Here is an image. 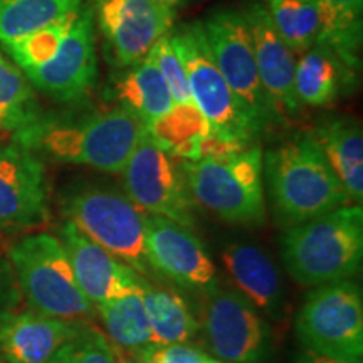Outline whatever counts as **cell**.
I'll list each match as a JSON object with an SVG mask.
<instances>
[{"instance_id":"cell-1","label":"cell","mask_w":363,"mask_h":363,"mask_svg":"<svg viewBox=\"0 0 363 363\" xmlns=\"http://www.w3.org/2000/svg\"><path fill=\"white\" fill-rule=\"evenodd\" d=\"M145 135L147 123L111 104L103 110L74 106L43 111L34 123L13 133L12 140L43 162L120 174Z\"/></svg>"},{"instance_id":"cell-2","label":"cell","mask_w":363,"mask_h":363,"mask_svg":"<svg viewBox=\"0 0 363 363\" xmlns=\"http://www.w3.org/2000/svg\"><path fill=\"white\" fill-rule=\"evenodd\" d=\"M262 170L274 217L286 229L350 203L308 133L267 150Z\"/></svg>"},{"instance_id":"cell-3","label":"cell","mask_w":363,"mask_h":363,"mask_svg":"<svg viewBox=\"0 0 363 363\" xmlns=\"http://www.w3.org/2000/svg\"><path fill=\"white\" fill-rule=\"evenodd\" d=\"M281 259L291 278L308 288L350 281L363 261L362 203H348L286 229Z\"/></svg>"},{"instance_id":"cell-4","label":"cell","mask_w":363,"mask_h":363,"mask_svg":"<svg viewBox=\"0 0 363 363\" xmlns=\"http://www.w3.org/2000/svg\"><path fill=\"white\" fill-rule=\"evenodd\" d=\"M62 219L71 222L98 246L150 281L153 276L145 249V216L133 201L113 185L74 182L59 195Z\"/></svg>"},{"instance_id":"cell-5","label":"cell","mask_w":363,"mask_h":363,"mask_svg":"<svg viewBox=\"0 0 363 363\" xmlns=\"http://www.w3.org/2000/svg\"><path fill=\"white\" fill-rule=\"evenodd\" d=\"M9 261L34 311L72 323H88L94 316L96 308L81 291L66 249L56 235H26L11 247Z\"/></svg>"},{"instance_id":"cell-6","label":"cell","mask_w":363,"mask_h":363,"mask_svg":"<svg viewBox=\"0 0 363 363\" xmlns=\"http://www.w3.org/2000/svg\"><path fill=\"white\" fill-rule=\"evenodd\" d=\"M190 195L220 220L259 227L266 222L262 152L252 145L224 158L184 160Z\"/></svg>"},{"instance_id":"cell-7","label":"cell","mask_w":363,"mask_h":363,"mask_svg":"<svg viewBox=\"0 0 363 363\" xmlns=\"http://www.w3.org/2000/svg\"><path fill=\"white\" fill-rule=\"evenodd\" d=\"M202 27L222 78L259 138L271 126L278 125L283 115L261 83L242 12L229 7L216 9L206 17Z\"/></svg>"},{"instance_id":"cell-8","label":"cell","mask_w":363,"mask_h":363,"mask_svg":"<svg viewBox=\"0 0 363 363\" xmlns=\"http://www.w3.org/2000/svg\"><path fill=\"white\" fill-rule=\"evenodd\" d=\"M294 330L305 350L362 363L363 294L360 284L316 286L299 306Z\"/></svg>"},{"instance_id":"cell-9","label":"cell","mask_w":363,"mask_h":363,"mask_svg":"<svg viewBox=\"0 0 363 363\" xmlns=\"http://www.w3.org/2000/svg\"><path fill=\"white\" fill-rule=\"evenodd\" d=\"M172 40L184 62L194 103L211 125V133L256 145L257 136L240 110L208 48L202 21L172 27Z\"/></svg>"},{"instance_id":"cell-10","label":"cell","mask_w":363,"mask_h":363,"mask_svg":"<svg viewBox=\"0 0 363 363\" xmlns=\"http://www.w3.org/2000/svg\"><path fill=\"white\" fill-rule=\"evenodd\" d=\"M125 194L148 216L165 217L194 229L195 202L190 195L184 160L162 150L145 135L120 172Z\"/></svg>"},{"instance_id":"cell-11","label":"cell","mask_w":363,"mask_h":363,"mask_svg":"<svg viewBox=\"0 0 363 363\" xmlns=\"http://www.w3.org/2000/svg\"><path fill=\"white\" fill-rule=\"evenodd\" d=\"M104 54L116 69L138 65L172 30L175 6L167 0H88Z\"/></svg>"},{"instance_id":"cell-12","label":"cell","mask_w":363,"mask_h":363,"mask_svg":"<svg viewBox=\"0 0 363 363\" xmlns=\"http://www.w3.org/2000/svg\"><path fill=\"white\" fill-rule=\"evenodd\" d=\"M203 331L212 353L224 363H262L271 350V328L262 313L238 289L203 294Z\"/></svg>"},{"instance_id":"cell-13","label":"cell","mask_w":363,"mask_h":363,"mask_svg":"<svg viewBox=\"0 0 363 363\" xmlns=\"http://www.w3.org/2000/svg\"><path fill=\"white\" fill-rule=\"evenodd\" d=\"M24 74L34 89L56 103H79L88 96L98 81L96 27L88 2L76 13L56 56L45 65L29 67Z\"/></svg>"},{"instance_id":"cell-14","label":"cell","mask_w":363,"mask_h":363,"mask_svg":"<svg viewBox=\"0 0 363 363\" xmlns=\"http://www.w3.org/2000/svg\"><path fill=\"white\" fill-rule=\"evenodd\" d=\"M145 249L153 276L192 293L208 294L219 286L217 267L192 229L158 216L145 217Z\"/></svg>"},{"instance_id":"cell-15","label":"cell","mask_w":363,"mask_h":363,"mask_svg":"<svg viewBox=\"0 0 363 363\" xmlns=\"http://www.w3.org/2000/svg\"><path fill=\"white\" fill-rule=\"evenodd\" d=\"M49 219V180L38 155L11 138L0 148V230L19 233Z\"/></svg>"},{"instance_id":"cell-16","label":"cell","mask_w":363,"mask_h":363,"mask_svg":"<svg viewBox=\"0 0 363 363\" xmlns=\"http://www.w3.org/2000/svg\"><path fill=\"white\" fill-rule=\"evenodd\" d=\"M57 233V239L62 242L71 261L78 286L94 306L143 291L150 283L125 262L111 256L106 249L86 238L71 222L62 220Z\"/></svg>"},{"instance_id":"cell-17","label":"cell","mask_w":363,"mask_h":363,"mask_svg":"<svg viewBox=\"0 0 363 363\" xmlns=\"http://www.w3.org/2000/svg\"><path fill=\"white\" fill-rule=\"evenodd\" d=\"M240 12L251 35L257 71L267 96L281 115H294L299 111L294 93V52L276 30L264 4L249 0Z\"/></svg>"},{"instance_id":"cell-18","label":"cell","mask_w":363,"mask_h":363,"mask_svg":"<svg viewBox=\"0 0 363 363\" xmlns=\"http://www.w3.org/2000/svg\"><path fill=\"white\" fill-rule=\"evenodd\" d=\"M81 325L34 310L0 313V358L6 363H49Z\"/></svg>"},{"instance_id":"cell-19","label":"cell","mask_w":363,"mask_h":363,"mask_svg":"<svg viewBox=\"0 0 363 363\" xmlns=\"http://www.w3.org/2000/svg\"><path fill=\"white\" fill-rule=\"evenodd\" d=\"M227 274L259 313L279 318L284 306V288L279 269L266 251L251 242H234L222 252Z\"/></svg>"},{"instance_id":"cell-20","label":"cell","mask_w":363,"mask_h":363,"mask_svg":"<svg viewBox=\"0 0 363 363\" xmlns=\"http://www.w3.org/2000/svg\"><path fill=\"white\" fill-rule=\"evenodd\" d=\"M358 67L348 65L330 45L315 43L294 66V93L305 106H326L355 88Z\"/></svg>"},{"instance_id":"cell-21","label":"cell","mask_w":363,"mask_h":363,"mask_svg":"<svg viewBox=\"0 0 363 363\" xmlns=\"http://www.w3.org/2000/svg\"><path fill=\"white\" fill-rule=\"evenodd\" d=\"M353 203L363 199V133L357 120L326 118L308 131Z\"/></svg>"},{"instance_id":"cell-22","label":"cell","mask_w":363,"mask_h":363,"mask_svg":"<svg viewBox=\"0 0 363 363\" xmlns=\"http://www.w3.org/2000/svg\"><path fill=\"white\" fill-rule=\"evenodd\" d=\"M104 94L115 106L133 113L147 126L175 104L162 72L150 56L138 65L116 69Z\"/></svg>"},{"instance_id":"cell-23","label":"cell","mask_w":363,"mask_h":363,"mask_svg":"<svg viewBox=\"0 0 363 363\" xmlns=\"http://www.w3.org/2000/svg\"><path fill=\"white\" fill-rule=\"evenodd\" d=\"M211 125L195 103L174 104V108L147 126V135L167 153L180 160H199L203 138Z\"/></svg>"},{"instance_id":"cell-24","label":"cell","mask_w":363,"mask_h":363,"mask_svg":"<svg viewBox=\"0 0 363 363\" xmlns=\"http://www.w3.org/2000/svg\"><path fill=\"white\" fill-rule=\"evenodd\" d=\"M143 305L147 311L152 343H189L199 331V321L184 298L174 289L143 288Z\"/></svg>"},{"instance_id":"cell-25","label":"cell","mask_w":363,"mask_h":363,"mask_svg":"<svg viewBox=\"0 0 363 363\" xmlns=\"http://www.w3.org/2000/svg\"><path fill=\"white\" fill-rule=\"evenodd\" d=\"M34 86L0 49V130L13 135L43 115Z\"/></svg>"},{"instance_id":"cell-26","label":"cell","mask_w":363,"mask_h":363,"mask_svg":"<svg viewBox=\"0 0 363 363\" xmlns=\"http://www.w3.org/2000/svg\"><path fill=\"white\" fill-rule=\"evenodd\" d=\"M83 0H0V44L24 38L79 11Z\"/></svg>"},{"instance_id":"cell-27","label":"cell","mask_w":363,"mask_h":363,"mask_svg":"<svg viewBox=\"0 0 363 363\" xmlns=\"http://www.w3.org/2000/svg\"><path fill=\"white\" fill-rule=\"evenodd\" d=\"M323 26L316 43L330 45L348 65L360 67L363 0H318Z\"/></svg>"},{"instance_id":"cell-28","label":"cell","mask_w":363,"mask_h":363,"mask_svg":"<svg viewBox=\"0 0 363 363\" xmlns=\"http://www.w3.org/2000/svg\"><path fill=\"white\" fill-rule=\"evenodd\" d=\"M94 308L101 316L108 337L120 348L136 353L152 343V333L143 305V291L126 294L123 298Z\"/></svg>"},{"instance_id":"cell-29","label":"cell","mask_w":363,"mask_h":363,"mask_svg":"<svg viewBox=\"0 0 363 363\" xmlns=\"http://www.w3.org/2000/svg\"><path fill=\"white\" fill-rule=\"evenodd\" d=\"M262 4L293 52H305L316 43L323 26L318 0H264Z\"/></svg>"},{"instance_id":"cell-30","label":"cell","mask_w":363,"mask_h":363,"mask_svg":"<svg viewBox=\"0 0 363 363\" xmlns=\"http://www.w3.org/2000/svg\"><path fill=\"white\" fill-rule=\"evenodd\" d=\"M76 13H78V11L62 17L61 21L54 22L51 26L34 30V33L27 34L24 38L2 43V51L22 71L45 65L56 56L57 49L61 48L62 40L69 33L72 22L76 19Z\"/></svg>"},{"instance_id":"cell-31","label":"cell","mask_w":363,"mask_h":363,"mask_svg":"<svg viewBox=\"0 0 363 363\" xmlns=\"http://www.w3.org/2000/svg\"><path fill=\"white\" fill-rule=\"evenodd\" d=\"M49 363H120V355L96 326L81 325L78 333L59 348Z\"/></svg>"},{"instance_id":"cell-32","label":"cell","mask_w":363,"mask_h":363,"mask_svg":"<svg viewBox=\"0 0 363 363\" xmlns=\"http://www.w3.org/2000/svg\"><path fill=\"white\" fill-rule=\"evenodd\" d=\"M148 56L153 59L158 71L162 72L163 79H165L172 93V98H174V103H194L192 93H190L189 88L187 72H185L184 62H182L174 40H172L170 30L157 40L152 51L148 52Z\"/></svg>"},{"instance_id":"cell-33","label":"cell","mask_w":363,"mask_h":363,"mask_svg":"<svg viewBox=\"0 0 363 363\" xmlns=\"http://www.w3.org/2000/svg\"><path fill=\"white\" fill-rule=\"evenodd\" d=\"M135 355L136 363H206L208 358L192 343H150Z\"/></svg>"},{"instance_id":"cell-34","label":"cell","mask_w":363,"mask_h":363,"mask_svg":"<svg viewBox=\"0 0 363 363\" xmlns=\"http://www.w3.org/2000/svg\"><path fill=\"white\" fill-rule=\"evenodd\" d=\"M9 294H11V271H9V264L0 254V306L9 301ZM2 311L6 310H0V313Z\"/></svg>"},{"instance_id":"cell-35","label":"cell","mask_w":363,"mask_h":363,"mask_svg":"<svg viewBox=\"0 0 363 363\" xmlns=\"http://www.w3.org/2000/svg\"><path fill=\"white\" fill-rule=\"evenodd\" d=\"M294 363H353V362L340 360V358L320 355V353H315L310 350H303L296 358H294Z\"/></svg>"},{"instance_id":"cell-36","label":"cell","mask_w":363,"mask_h":363,"mask_svg":"<svg viewBox=\"0 0 363 363\" xmlns=\"http://www.w3.org/2000/svg\"><path fill=\"white\" fill-rule=\"evenodd\" d=\"M12 138V136L11 135H7V133H4V131L2 130H0V148H2L4 147V145H6L7 142H9V140H11Z\"/></svg>"},{"instance_id":"cell-37","label":"cell","mask_w":363,"mask_h":363,"mask_svg":"<svg viewBox=\"0 0 363 363\" xmlns=\"http://www.w3.org/2000/svg\"><path fill=\"white\" fill-rule=\"evenodd\" d=\"M177 6H187V4H194V2H199V0H175Z\"/></svg>"},{"instance_id":"cell-38","label":"cell","mask_w":363,"mask_h":363,"mask_svg":"<svg viewBox=\"0 0 363 363\" xmlns=\"http://www.w3.org/2000/svg\"><path fill=\"white\" fill-rule=\"evenodd\" d=\"M206 363H224V362L217 360V358H212V357H208V358H207V362H206Z\"/></svg>"},{"instance_id":"cell-39","label":"cell","mask_w":363,"mask_h":363,"mask_svg":"<svg viewBox=\"0 0 363 363\" xmlns=\"http://www.w3.org/2000/svg\"><path fill=\"white\" fill-rule=\"evenodd\" d=\"M120 363H136V362H128V360H125V358L120 357Z\"/></svg>"},{"instance_id":"cell-40","label":"cell","mask_w":363,"mask_h":363,"mask_svg":"<svg viewBox=\"0 0 363 363\" xmlns=\"http://www.w3.org/2000/svg\"><path fill=\"white\" fill-rule=\"evenodd\" d=\"M167 2H170V4H174V6L177 7V2H175V0H167Z\"/></svg>"},{"instance_id":"cell-41","label":"cell","mask_w":363,"mask_h":363,"mask_svg":"<svg viewBox=\"0 0 363 363\" xmlns=\"http://www.w3.org/2000/svg\"><path fill=\"white\" fill-rule=\"evenodd\" d=\"M0 363H4V360H2V358H0Z\"/></svg>"}]
</instances>
